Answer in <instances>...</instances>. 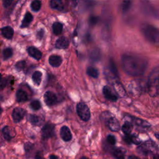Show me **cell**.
<instances>
[{
  "mask_svg": "<svg viewBox=\"0 0 159 159\" xmlns=\"http://www.w3.org/2000/svg\"><path fill=\"white\" fill-rule=\"evenodd\" d=\"M129 159H138V158L135 156H130Z\"/></svg>",
  "mask_w": 159,
  "mask_h": 159,
  "instance_id": "cell-43",
  "label": "cell"
},
{
  "mask_svg": "<svg viewBox=\"0 0 159 159\" xmlns=\"http://www.w3.org/2000/svg\"><path fill=\"white\" fill-rule=\"evenodd\" d=\"M144 37L150 43L159 46V29L150 24H144L141 27Z\"/></svg>",
  "mask_w": 159,
  "mask_h": 159,
  "instance_id": "cell-3",
  "label": "cell"
},
{
  "mask_svg": "<svg viewBox=\"0 0 159 159\" xmlns=\"http://www.w3.org/2000/svg\"><path fill=\"white\" fill-rule=\"evenodd\" d=\"M55 134V126L53 124H46L42 129V136L43 139H48Z\"/></svg>",
  "mask_w": 159,
  "mask_h": 159,
  "instance_id": "cell-10",
  "label": "cell"
},
{
  "mask_svg": "<svg viewBox=\"0 0 159 159\" xmlns=\"http://www.w3.org/2000/svg\"><path fill=\"white\" fill-rule=\"evenodd\" d=\"M29 121L35 125H40L43 121V119L38 116L36 115H30L29 117Z\"/></svg>",
  "mask_w": 159,
  "mask_h": 159,
  "instance_id": "cell-24",
  "label": "cell"
},
{
  "mask_svg": "<svg viewBox=\"0 0 159 159\" xmlns=\"http://www.w3.org/2000/svg\"><path fill=\"white\" fill-rule=\"evenodd\" d=\"M50 159H61L60 158H59L58 156L55 155H50L49 157Z\"/></svg>",
  "mask_w": 159,
  "mask_h": 159,
  "instance_id": "cell-40",
  "label": "cell"
},
{
  "mask_svg": "<svg viewBox=\"0 0 159 159\" xmlns=\"http://www.w3.org/2000/svg\"><path fill=\"white\" fill-rule=\"evenodd\" d=\"M80 159H89V158H86V157H82Z\"/></svg>",
  "mask_w": 159,
  "mask_h": 159,
  "instance_id": "cell-44",
  "label": "cell"
},
{
  "mask_svg": "<svg viewBox=\"0 0 159 159\" xmlns=\"http://www.w3.org/2000/svg\"><path fill=\"white\" fill-rule=\"evenodd\" d=\"M60 134L61 139L65 142L70 141L72 138L71 131L70 129L66 125H63L61 127L60 130Z\"/></svg>",
  "mask_w": 159,
  "mask_h": 159,
  "instance_id": "cell-14",
  "label": "cell"
},
{
  "mask_svg": "<svg viewBox=\"0 0 159 159\" xmlns=\"http://www.w3.org/2000/svg\"><path fill=\"white\" fill-rule=\"evenodd\" d=\"M16 96V100L19 102H25L28 99V95L27 93L22 89H18L17 91Z\"/></svg>",
  "mask_w": 159,
  "mask_h": 159,
  "instance_id": "cell-20",
  "label": "cell"
},
{
  "mask_svg": "<svg viewBox=\"0 0 159 159\" xmlns=\"http://www.w3.org/2000/svg\"><path fill=\"white\" fill-rule=\"evenodd\" d=\"M155 137L159 140V132L155 133Z\"/></svg>",
  "mask_w": 159,
  "mask_h": 159,
  "instance_id": "cell-42",
  "label": "cell"
},
{
  "mask_svg": "<svg viewBox=\"0 0 159 159\" xmlns=\"http://www.w3.org/2000/svg\"><path fill=\"white\" fill-rule=\"evenodd\" d=\"M30 107L34 111L39 110L40 107H41V104L39 100H33L30 103Z\"/></svg>",
  "mask_w": 159,
  "mask_h": 159,
  "instance_id": "cell-34",
  "label": "cell"
},
{
  "mask_svg": "<svg viewBox=\"0 0 159 159\" xmlns=\"http://www.w3.org/2000/svg\"><path fill=\"white\" fill-rule=\"evenodd\" d=\"M102 93L105 98L111 101H116L118 99L116 91L109 86H104L103 87Z\"/></svg>",
  "mask_w": 159,
  "mask_h": 159,
  "instance_id": "cell-9",
  "label": "cell"
},
{
  "mask_svg": "<svg viewBox=\"0 0 159 159\" xmlns=\"http://www.w3.org/2000/svg\"><path fill=\"white\" fill-rule=\"evenodd\" d=\"M25 66V61H18L16 65H15V67L16 68L20 71V70H23Z\"/></svg>",
  "mask_w": 159,
  "mask_h": 159,
  "instance_id": "cell-35",
  "label": "cell"
},
{
  "mask_svg": "<svg viewBox=\"0 0 159 159\" xmlns=\"http://www.w3.org/2000/svg\"><path fill=\"white\" fill-rule=\"evenodd\" d=\"M69 45V40L65 37L58 38L55 42V47L58 49H65Z\"/></svg>",
  "mask_w": 159,
  "mask_h": 159,
  "instance_id": "cell-16",
  "label": "cell"
},
{
  "mask_svg": "<svg viewBox=\"0 0 159 159\" xmlns=\"http://www.w3.org/2000/svg\"><path fill=\"white\" fill-rule=\"evenodd\" d=\"M141 8L143 12L148 16L155 17L158 16V12L156 9L148 1H143L141 4Z\"/></svg>",
  "mask_w": 159,
  "mask_h": 159,
  "instance_id": "cell-7",
  "label": "cell"
},
{
  "mask_svg": "<svg viewBox=\"0 0 159 159\" xmlns=\"http://www.w3.org/2000/svg\"><path fill=\"white\" fill-rule=\"evenodd\" d=\"M86 73L89 76H90L93 78H97L99 76L98 70L96 68L93 67V66L88 67V68L86 70Z\"/></svg>",
  "mask_w": 159,
  "mask_h": 159,
  "instance_id": "cell-29",
  "label": "cell"
},
{
  "mask_svg": "<svg viewBox=\"0 0 159 159\" xmlns=\"http://www.w3.org/2000/svg\"><path fill=\"white\" fill-rule=\"evenodd\" d=\"M12 2V0H2V4L4 7H9Z\"/></svg>",
  "mask_w": 159,
  "mask_h": 159,
  "instance_id": "cell-38",
  "label": "cell"
},
{
  "mask_svg": "<svg viewBox=\"0 0 159 159\" xmlns=\"http://www.w3.org/2000/svg\"><path fill=\"white\" fill-rule=\"evenodd\" d=\"M113 155L116 159H124L125 152L121 148H116L113 151Z\"/></svg>",
  "mask_w": 159,
  "mask_h": 159,
  "instance_id": "cell-30",
  "label": "cell"
},
{
  "mask_svg": "<svg viewBox=\"0 0 159 159\" xmlns=\"http://www.w3.org/2000/svg\"><path fill=\"white\" fill-rule=\"evenodd\" d=\"M107 141L110 145H115V143L116 142V139L114 135H108L107 137Z\"/></svg>",
  "mask_w": 159,
  "mask_h": 159,
  "instance_id": "cell-36",
  "label": "cell"
},
{
  "mask_svg": "<svg viewBox=\"0 0 159 159\" xmlns=\"http://www.w3.org/2000/svg\"><path fill=\"white\" fill-rule=\"evenodd\" d=\"M33 19V16L32 15L27 12H26V14L24 16V17L22 21V24L20 25V27L22 28H24V27H27L29 26V25L31 23V22L32 21Z\"/></svg>",
  "mask_w": 159,
  "mask_h": 159,
  "instance_id": "cell-22",
  "label": "cell"
},
{
  "mask_svg": "<svg viewBox=\"0 0 159 159\" xmlns=\"http://www.w3.org/2000/svg\"><path fill=\"white\" fill-rule=\"evenodd\" d=\"M132 6V0H122L120 4V9L123 13L127 12Z\"/></svg>",
  "mask_w": 159,
  "mask_h": 159,
  "instance_id": "cell-26",
  "label": "cell"
},
{
  "mask_svg": "<svg viewBox=\"0 0 159 159\" xmlns=\"http://www.w3.org/2000/svg\"><path fill=\"white\" fill-rule=\"evenodd\" d=\"M27 53L30 57L37 60H40L42 57V52L34 47H29L27 48Z\"/></svg>",
  "mask_w": 159,
  "mask_h": 159,
  "instance_id": "cell-17",
  "label": "cell"
},
{
  "mask_svg": "<svg viewBox=\"0 0 159 159\" xmlns=\"http://www.w3.org/2000/svg\"><path fill=\"white\" fill-rule=\"evenodd\" d=\"M50 6L53 9L61 11L63 8V5L61 0H51L50 2Z\"/></svg>",
  "mask_w": 159,
  "mask_h": 159,
  "instance_id": "cell-23",
  "label": "cell"
},
{
  "mask_svg": "<svg viewBox=\"0 0 159 159\" xmlns=\"http://www.w3.org/2000/svg\"><path fill=\"white\" fill-rule=\"evenodd\" d=\"M43 34H44V31L43 29H40L37 34V37L39 39H41L43 36Z\"/></svg>",
  "mask_w": 159,
  "mask_h": 159,
  "instance_id": "cell-39",
  "label": "cell"
},
{
  "mask_svg": "<svg viewBox=\"0 0 159 159\" xmlns=\"http://www.w3.org/2000/svg\"><path fill=\"white\" fill-rule=\"evenodd\" d=\"M25 114V111L21 107H18L14 109L12 113V117L14 122L16 123L19 122L24 118Z\"/></svg>",
  "mask_w": 159,
  "mask_h": 159,
  "instance_id": "cell-12",
  "label": "cell"
},
{
  "mask_svg": "<svg viewBox=\"0 0 159 159\" xmlns=\"http://www.w3.org/2000/svg\"><path fill=\"white\" fill-rule=\"evenodd\" d=\"M1 34L7 39H11L14 35V30L11 27L6 26L1 29Z\"/></svg>",
  "mask_w": 159,
  "mask_h": 159,
  "instance_id": "cell-19",
  "label": "cell"
},
{
  "mask_svg": "<svg viewBox=\"0 0 159 159\" xmlns=\"http://www.w3.org/2000/svg\"><path fill=\"white\" fill-rule=\"evenodd\" d=\"M133 129V125L132 124L129 122H125L122 126V132L125 134H130L132 130Z\"/></svg>",
  "mask_w": 159,
  "mask_h": 159,
  "instance_id": "cell-28",
  "label": "cell"
},
{
  "mask_svg": "<svg viewBox=\"0 0 159 159\" xmlns=\"http://www.w3.org/2000/svg\"><path fill=\"white\" fill-rule=\"evenodd\" d=\"M44 101L46 104L48 106H52L55 105L58 101V98L56 94L52 91H48L44 94Z\"/></svg>",
  "mask_w": 159,
  "mask_h": 159,
  "instance_id": "cell-11",
  "label": "cell"
},
{
  "mask_svg": "<svg viewBox=\"0 0 159 159\" xmlns=\"http://www.w3.org/2000/svg\"><path fill=\"white\" fill-rule=\"evenodd\" d=\"M53 32L55 35H60L63 30V25L59 22H55L52 25Z\"/></svg>",
  "mask_w": 159,
  "mask_h": 159,
  "instance_id": "cell-27",
  "label": "cell"
},
{
  "mask_svg": "<svg viewBox=\"0 0 159 159\" xmlns=\"http://www.w3.org/2000/svg\"><path fill=\"white\" fill-rule=\"evenodd\" d=\"M2 133L4 139L7 141L11 140L16 135L14 130L9 126H5L2 129Z\"/></svg>",
  "mask_w": 159,
  "mask_h": 159,
  "instance_id": "cell-15",
  "label": "cell"
},
{
  "mask_svg": "<svg viewBox=\"0 0 159 159\" xmlns=\"http://www.w3.org/2000/svg\"><path fill=\"white\" fill-rule=\"evenodd\" d=\"M76 112L80 118L83 121H88L90 119V111L88 106L84 102H80L76 106Z\"/></svg>",
  "mask_w": 159,
  "mask_h": 159,
  "instance_id": "cell-4",
  "label": "cell"
},
{
  "mask_svg": "<svg viewBox=\"0 0 159 159\" xmlns=\"http://www.w3.org/2000/svg\"><path fill=\"white\" fill-rule=\"evenodd\" d=\"M105 74L107 77L112 78L111 76H113L114 78H118V72L116 68V66L115 65V63L114 61L111 59L109 63V65L107 68L105 70Z\"/></svg>",
  "mask_w": 159,
  "mask_h": 159,
  "instance_id": "cell-8",
  "label": "cell"
},
{
  "mask_svg": "<svg viewBox=\"0 0 159 159\" xmlns=\"http://www.w3.org/2000/svg\"><path fill=\"white\" fill-rule=\"evenodd\" d=\"M147 89L151 97L159 95V68L153 69L150 73L147 82Z\"/></svg>",
  "mask_w": 159,
  "mask_h": 159,
  "instance_id": "cell-2",
  "label": "cell"
},
{
  "mask_svg": "<svg viewBox=\"0 0 159 159\" xmlns=\"http://www.w3.org/2000/svg\"><path fill=\"white\" fill-rule=\"evenodd\" d=\"M30 7L32 11L37 12L41 8V2L39 0H34L30 4Z\"/></svg>",
  "mask_w": 159,
  "mask_h": 159,
  "instance_id": "cell-31",
  "label": "cell"
},
{
  "mask_svg": "<svg viewBox=\"0 0 159 159\" xmlns=\"http://www.w3.org/2000/svg\"><path fill=\"white\" fill-rule=\"evenodd\" d=\"M121 62L125 72L133 76L143 75L148 66V61L146 58L134 54L123 55Z\"/></svg>",
  "mask_w": 159,
  "mask_h": 159,
  "instance_id": "cell-1",
  "label": "cell"
},
{
  "mask_svg": "<svg viewBox=\"0 0 159 159\" xmlns=\"http://www.w3.org/2000/svg\"><path fill=\"white\" fill-rule=\"evenodd\" d=\"M124 140L127 143H132L138 145L140 143V139L138 138L137 136H136L135 135H131V134L125 135V137H124Z\"/></svg>",
  "mask_w": 159,
  "mask_h": 159,
  "instance_id": "cell-21",
  "label": "cell"
},
{
  "mask_svg": "<svg viewBox=\"0 0 159 159\" xmlns=\"http://www.w3.org/2000/svg\"><path fill=\"white\" fill-rule=\"evenodd\" d=\"M3 55V59L4 60H7L9 58H11L12 55V50L11 48H6L4 49L2 52Z\"/></svg>",
  "mask_w": 159,
  "mask_h": 159,
  "instance_id": "cell-33",
  "label": "cell"
},
{
  "mask_svg": "<svg viewBox=\"0 0 159 159\" xmlns=\"http://www.w3.org/2000/svg\"><path fill=\"white\" fill-rule=\"evenodd\" d=\"M35 159H45L40 153H37L35 157Z\"/></svg>",
  "mask_w": 159,
  "mask_h": 159,
  "instance_id": "cell-41",
  "label": "cell"
},
{
  "mask_svg": "<svg viewBox=\"0 0 159 159\" xmlns=\"http://www.w3.org/2000/svg\"><path fill=\"white\" fill-rule=\"evenodd\" d=\"M157 150V145L155 142H153V141L152 140L146 141L138 148L139 152L143 155H148L153 152H155Z\"/></svg>",
  "mask_w": 159,
  "mask_h": 159,
  "instance_id": "cell-5",
  "label": "cell"
},
{
  "mask_svg": "<svg viewBox=\"0 0 159 159\" xmlns=\"http://www.w3.org/2000/svg\"><path fill=\"white\" fill-rule=\"evenodd\" d=\"M98 21V18L96 16H91L89 20V22L91 25H95Z\"/></svg>",
  "mask_w": 159,
  "mask_h": 159,
  "instance_id": "cell-37",
  "label": "cell"
},
{
  "mask_svg": "<svg viewBox=\"0 0 159 159\" xmlns=\"http://www.w3.org/2000/svg\"><path fill=\"white\" fill-rule=\"evenodd\" d=\"M42 73L40 71H35L32 76L33 82L37 86L40 85L41 81H42Z\"/></svg>",
  "mask_w": 159,
  "mask_h": 159,
  "instance_id": "cell-25",
  "label": "cell"
},
{
  "mask_svg": "<svg viewBox=\"0 0 159 159\" xmlns=\"http://www.w3.org/2000/svg\"><path fill=\"white\" fill-rule=\"evenodd\" d=\"M100 58V52L98 49H93L90 53V58L93 61H97Z\"/></svg>",
  "mask_w": 159,
  "mask_h": 159,
  "instance_id": "cell-32",
  "label": "cell"
},
{
  "mask_svg": "<svg viewBox=\"0 0 159 159\" xmlns=\"http://www.w3.org/2000/svg\"><path fill=\"white\" fill-rule=\"evenodd\" d=\"M48 62L52 66L58 67L62 62V59L61 57L58 55H52L48 58Z\"/></svg>",
  "mask_w": 159,
  "mask_h": 159,
  "instance_id": "cell-18",
  "label": "cell"
},
{
  "mask_svg": "<svg viewBox=\"0 0 159 159\" xmlns=\"http://www.w3.org/2000/svg\"><path fill=\"white\" fill-rule=\"evenodd\" d=\"M124 119L127 122H130L132 124H134L137 126H139L140 127L142 128H148L150 127V124L146 120H144L143 119L130 116V115H126L124 117Z\"/></svg>",
  "mask_w": 159,
  "mask_h": 159,
  "instance_id": "cell-6",
  "label": "cell"
},
{
  "mask_svg": "<svg viewBox=\"0 0 159 159\" xmlns=\"http://www.w3.org/2000/svg\"><path fill=\"white\" fill-rule=\"evenodd\" d=\"M106 124L112 131L117 132L120 129V124L119 121L114 117H110L107 119Z\"/></svg>",
  "mask_w": 159,
  "mask_h": 159,
  "instance_id": "cell-13",
  "label": "cell"
}]
</instances>
